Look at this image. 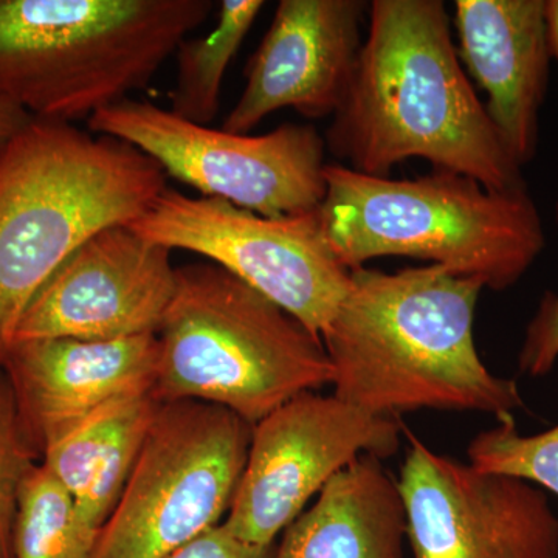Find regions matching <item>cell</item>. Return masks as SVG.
Here are the masks:
<instances>
[{"instance_id":"cell-1","label":"cell","mask_w":558,"mask_h":558,"mask_svg":"<svg viewBox=\"0 0 558 558\" xmlns=\"http://www.w3.org/2000/svg\"><path fill=\"white\" fill-rule=\"evenodd\" d=\"M326 146L351 170L388 178L429 161L492 191L526 189L523 168L476 97L440 0H374L354 75Z\"/></svg>"},{"instance_id":"cell-2","label":"cell","mask_w":558,"mask_h":558,"mask_svg":"<svg viewBox=\"0 0 558 558\" xmlns=\"http://www.w3.org/2000/svg\"><path fill=\"white\" fill-rule=\"evenodd\" d=\"M483 289L433 264L398 274L352 270L347 296L322 333L333 396L395 418L449 410L499 421L523 409L515 381L492 374L476 349Z\"/></svg>"},{"instance_id":"cell-3","label":"cell","mask_w":558,"mask_h":558,"mask_svg":"<svg viewBox=\"0 0 558 558\" xmlns=\"http://www.w3.org/2000/svg\"><path fill=\"white\" fill-rule=\"evenodd\" d=\"M159 163L108 135L33 119L0 157V366L25 310L80 245L130 226L167 186Z\"/></svg>"},{"instance_id":"cell-4","label":"cell","mask_w":558,"mask_h":558,"mask_svg":"<svg viewBox=\"0 0 558 558\" xmlns=\"http://www.w3.org/2000/svg\"><path fill=\"white\" fill-rule=\"evenodd\" d=\"M325 180L319 226L333 258L349 271L371 259L405 256L501 292L545 248L527 189L492 191L439 170L416 179L376 178L340 163L326 165Z\"/></svg>"},{"instance_id":"cell-5","label":"cell","mask_w":558,"mask_h":558,"mask_svg":"<svg viewBox=\"0 0 558 558\" xmlns=\"http://www.w3.org/2000/svg\"><path fill=\"white\" fill-rule=\"evenodd\" d=\"M213 0H0V98L89 120L148 86Z\"/></svg>"},{"instance_id":"cell-6","label":"cell","mask_w":558,"mask_h":558,"mask_svg":"<svg viewBox=\"0 0 558 558\" xmlns=\"http://www.w3.org/2000/svg\"><path fill=\"white\" fill-rule=\"evenodd\" d=\"M178 282L157 340L153 396L197 400L258 424L301 392L330 385L319 337L213 263L178 267Z\"/></svg>"},{"instance_id":"cell-7","label":"cell","mask_w":558,"mask_h":558,"mask_svg":"<svg viewBox=\"0 0 558 558\" xmlns=\"http://www.w3.org/2000/svg\"><path fill=\"white\" fill-rule=\"evenodd\" d=\"M253 425L197 400L161 403L94 558H167L229 513Z\"/></svg>"},{"instance_id":"cell-8","label":"cell","mask_w":558,"mask_h":558,"mask_svg":"<svg viewBox=\"0 0 558 558\" xmlns=\"http://www.w3.org/2000/svg\"><path fill=\"white\" fill-rule=\"evenodd\" d=\"M87 121L92 131L130 143L204 197L266 218L317 211L326 196V142L314 126L282 124L252 137L201 126L130 98Z\"/></svg>"},{"instance_id":"cell-9","label":"cell","mask_w":558,"mask_h":558,"mask_svg":"<svg viewBox=\"0 0 558 558\" xmlns=\"http://www.w3.org/2000/svg\"><path fill=\"white\" fill-rule=\"evenodd\" d=\"M130 229L143 240L205 256L274 301L322 339L351 286L318 213L266 218L216 197L167 189Z\"/></svg>"},{"instance_id":"cell-10","label":"cell","mask_w":558,"mask_h":558,"mask_svg":"<svg viewBox=\"0 0 558 558\" xmlns=\"http://www.w3.org/2000/svg\"><path fill=\"white\" fill-rule=\"evenodd\" d=\"M400 433L398 418L371 414L333 395L301 392L253 425L223 526L244 542L275 546L310 499L351 462L362 454L392 457Z\"/></svg>"},{"instance_id":"cell-11","label":"cell","mask_w":558,"mask_h":558,"mask_svg":"<svg viewBox=\"0 0 558 558\" xmlns=\"http://www.w3.org/2000/svg\"><path fill=\"white\" fill-rule=\"evenodd\" d=\"M409 440L398 486L414 558H558V517L543 488Z\"/></svg>"},{"instance_id":"cell-12","label":"cell","mask_w":558,"mask_h":558,"mask_svg":"<svg viewBox=\"0 0 558 558\" xmlns=\"http://www.w3.org/2000/svg\"><path fill=\"white\" fill-rule=\"evenodd\" d=\"M172 250L128 226L98 231L40 288L14 341L119 340L157 333L178 282Z\"/></svg>"},{"instance_id":"cell-13","label":"cell","mask_w":558,"mask_h":558,"mask_svg":"<svg viewBox=\"0 0 558 558\" xmlns=\"http://www.w3.org/2000/svg\"><path fill=\"white\" fill-rule=\"evenodd\" d=\"M366 9L363 0H281L222 130L248 134L281 109L333 116L354 75Z\"/></svg>"},{"instance_id":"cell-14","label":"cell","mask_w":558,"mask_h":558,"mask_svg":"<svg viewBox=\"0 0 558 558\" xmlns=\"http://www.w3.org/2000/svg\"><path fill=\"white\" fill-rule=\"evenodd\" d=\"M157 333L119 340L40 339L11 343L0 369L33 449L44 451L95 411L153 392Z\"/></svg>"},{"instance_id":"cell-15","label":"cell","mask_w":558,"mask_h":558,"mask_svg":"<svg viewBox=\"0 0 558 558\" xmlns=\"http://www.w3.org/2000/svg\"><path fill=\"white\" fill-rule=\"evenodd\" d=\"M458 57L487 94L486 110L521 168L538 148L548 90L546 0H457Z\"/></svg>"},{"instance_id":"cell-16","label":"cell","mask_w":558,"mask_h":558,"mask_svg":"<svg viewBox=\"0 0 558 558\" xmlns=\"http://www.w3.org/2000/svg\"><path fill=\"white\" fill-rule=\"evenodd\" d=\"M405 542L398 480L380 458L362 454L282 532L274 558H405Z\"/></svg>"},{"instance_id":"cell-17","label":"cell","mask_w":558,"mask_h":558,"mask_svg":"<svg viewBox=\"0 0 558 558\" xmlns=\"http://www.w3.org/2000/svg\"><path fill=\"white\" fill-rule=\"evenodd\" d=\"M161 403L153 392L95 411L44 451L43 464L68 490L84 523L101 535L137 462Z\"/></svg>"},{"instance_id":"cell-18","label":"cell","mask_w":558,"mask_h":558,"mask_svg":"<svg viewBox=\"0 0 558 558\" xmlns=\"http://www.w3.org/2000/svg\"><path fill=\"white\" fill-rule=\"evenodd\" d=\"M263 9V0H223L215 31L180 44L172 113L201 126L215 120L227 69Z\"/></svg>"},{"instance_id":"cell-19","label":"cell","mask_w":558,"mask_h":558,"mask_svg":"<svg viewBox=\"0 0 558 558\" xmlns=\"http://www.w3.org/2000/svg\"><path fill=\"white\" fill-rule=\"evenodd\" d=\"M98 539L68 490L39 462L21 490L11 558H94Z\"/></svg>"},{"instance_id":"cell-20","label":"cell","mask_w":558,"mask_h":558,"mask_svg":"<svg viewBox=\"0 0 558 558\" xmlns=\"http://www.w3.org/2000/svg\"><path fill=\"white\" fill-rule=\"evenodd\" d=\"M469 464L537 484L558 497V425L534 436H521L513 416L499 418L469 444Z\"/></svg>"},{"instance_id":"cell-21","label":"cell","mask_w":558,"mask_h":558,"mask_svg":"<svg viewBox=\"0 0 558 558\" xmlns=\"http://www.w3.org/2000/svg\"><path fill=\"white\" fill-rule=\"evenodd\" d=\"M39 462L40 457L22 425L9 380L0 369V558H11L21 490Z\"/></svg>"},{"instance_id":"cell-22","label":"cell","mask_w":558,"mask_h":558,"mask_svg":"<svg viewBox=\"0 0 558 558\" xmlns=\"http://www.w3.org/2000/svg\"><path fill=\"white\" fill-rule=\"evenodd\" d=\"M558 223V202L556 205ZM558 360V293H545L531 319L519 355L521 373L542 377L554 369Z\"/></svg>"},{"instance_id":"cell-23","label":"cell","mask_w":558,"mask_h":558,"mask_svg":"<svg viewBox=\"0 0 558 558\" xmlns=\"http://www.w3.org/2000/svg\"><path fill=\"white\" fill-rule=\"evenodd\" d=\"M275 546H259L231 534L222 523L191 539L167 558H274Z\"/></svg>"},{"instance_id":"cell-24","label":"cell","mask_w":558,"mask_h":558,"mask_svg":"<svg viewBox=\"0 0 558 558\" xmlns=\"http://www.w3.org/2000/svg\"><path fill=\"white\" fill-rule=\"evenodd\" d=\"M33 119L35 117H32L21 106L14 105L13 101L5 100V98H0V157L9 148L13 138L25 126H28Z\"/></svg>"},{"instance_id":"cell-25","label":"cell","mask_w":558,"mask_h":558,"mask_svg":"<svg viewBox=\"0 0 558 558\" xmlns=\"http://www.w3.org/2000/svg\"><path fill=\"white\" fill-rule=\"evenodd\" d=\"M546 24H548L550 57L558 64V0H546Z\"/></svg>"}]
</instances>
